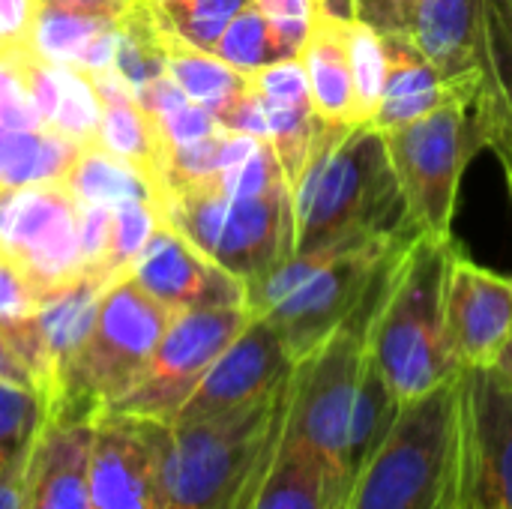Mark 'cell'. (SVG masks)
I'll return each mask as SVG.
<instances>
[{
  "mask_svg": "<svg viewBox=\"0 0 512 509\" xmlns=\"http://www.w3.org/2000/svg\"><path fill=\"white\" fill-rule=\"evenodd\" d=\"M294 255L348 240H411L414 228L387 159L384 135L372 126L321 123L312 153L291 183Z\"/></svg>",
  "mask_w": 512,
  "mask_h": 509,
  "instance_id": "1",
  "label": "cell"
},
{
  "mask_svg": "<svg viewBox=\"0 0 512 509\" xmlns=\"http://www.w3.org/2000/svg\"><path fill=\"white\" fill-rule=\"evenodd\" d=\"M456 255L453 237L417 234L390 261L366 327V357L399 402L456 378L444 333V285Z\"/></svg>",
  "mask_w": 512,
  "mask_h": 509,
  "instance_id": "2",
  "label": "cell"
},
{
  "mask_svg": "<svg viewBox=\"0 0 512 509\" xmlns=\"http://www.w3.org/2000/svg\"><path fill=\"white\" fill-rule=\"evenodd\" d=\"M465 480L462 372L402 402L393 429L351 480L345 509H459Z\"/></svg>",
  "mask_w": 512,
  "mask_h": 509,
  "instance_id": "3",
  "label": "cell"
},
{
  "mask_svg": "<svg viewBox=\"0 0 512 509\" xmlns=\"http://www.w3.org/2000/svg\"><path fill=\"white\" fill-rule=\"evenodd\" d=\"M405 243L408 240H348L291 255L246 282V306L252 315L270 321L288 357L300 363L348 324Z\"/></svg>",
  "mask_w": 512,
  "mask_h": 509,
  "instance_id": "4",
  "label": "cell"
},
{
  "mask_svg": "<svg viewBox=\"0 0 512 509\" xmlns=\"http://www.w3.org/2000/svg\"><path fill=\"white\" fill-rule=\"evenodd\" d=\"M288 381L243 411L168 426L165 509H252L282 435Z\"/></svg>",
  "mask_w": 512,
  "mask_h": 509,
  "instance_id": "5",
  "label": "cell"
},
{
  "mask_svg": "<svg viewBox=\"0 0 512 509\" xmlns=\"http://www.w3.org/2000/svg\"><path fill=\"white\" fill-rule=\"evenodd\" d=\"M171 318L129 273L114 279L102 294L87 342L45 402V420L96 423L99 414L111 411L147 369Z\"/></svg>",
  "mask_w": 512,
  "mask_h": 509,
  "instance_id": "6",
  "label": "cell"
},
{
  "mask_svg": "<svg viewBox=\"0 0 512 509\" xmlns=\"http://www.w3.org/2000/svg\"><path fill=\"white\" fill-rule=\"evenodd\" d=\"M162 219L243 282L294 255L291 186L258 198H228L213 183L192 186L165 198Z\"/></svg>",
  "mask_w": 512,
  "mask_h": 509,
  "instance_id": "7",
  "label": "cell"
},
{
  "mask_svg": "<svg viewBox=\"0 0 512 509\" xmlns=\"http://www.w3.org/2000/svg\"><path fill=\"white\" fill-rule=\"evenodd\" d=\"M381 135L414 228L432 237H453L462 174L474 147H483L471 108L453 99Z\"/></svg>",
  "mask_w": 512,
  "mask_h": 509,
  "instance_id": "8",
  "label": "cell"
},
{
  "mask_svg": "<svg viewBox=\"0 0 512 509\" xmlns=\"http://www.w3.org/2000/svg\"><path fill=\"white\" fill-rule=\"evenodd\" d=\"M249 321L252 312L246 306L177 312L162 333L147 369L111 411L171 426L207 369Z\"/></svg>",
  "mask_w": 512,
  "mask_h": 509,
  "instance_id": "9",
  "label": "cell"
},
{
  "mask_svg": "<svg viewBox=\"0 0 512 509\" xmlns=\"http://www.w3.org/2000/svg\"><path fill=\"white\" fill-rule=\"evenodd\" d=\"M0 252L39 297L84 270L78 207L63 183L0 189Z\"/></svg>",
  "mask_w": 512,
  "mask_h": 509,
  "instance_id": "10",
  "label": "cell"
},
{
  "mask_svg": "<svg viewBox=\"0 0 512 509\" xmlns=\"http://www.w3.org/2000/svg\"><path fill=\"white\" fill-rule=\"evenodd\" d=\"M165 423L105 411L93 423L90 504L93 509H165Z\"/></svg>",
  "mask_w": 512,
  "mask_h": 509,
  "instance_id": "11",
  "label": "cell"
},
{
  "mask_svg": "<svg viewBox=\"0 0 512 509\" xmlns=\"http://www.w3.org/2000/svg\"><path fill=\"white\" fill-rule=\"evenodd\" d=\"M462 501L512 509V387L486 369H462Z\"/></svg>",
  "mask_w": 512,
  "mask_h": 509,
  "instance_id": "12",
  "label": "cell"
},
{
  "mask_svg": "<svg viewBox=\"0 0 512 509\" xmlns=\"http://www.w3.org/2000/svg\"><path fill=\"white\" fill-rule=\"evenodd\" d=\"M294 372L279 333L252 315L240 336L216 357L174 423H207L270 399Z\"/></svg>",
  "mask_w": 512,
  "mask_h": 509,
  "instance_id": "13",
  "label": "cell"
},
{
  "mask_svg": "<svg viewBox=\"0 0 512 509\" xmlns=\"http://www.w3.org/2000/svg\"><path fill=\"white\" fill-rule=\"evenodd\" d=\"M129 276L147 297H153L171 315L186 309L246 306V282L201 255L165 219L150 234Z\"/></svg>",
  "mask_w": 512,
  "mask_h": 509,
  "instance_id": "14",
  "label": "cell"
},
{
  "mask_svg": "<svg viewBox=\"0 0 512 509\" xmlns=\"http://www.w3.org/2000/svg\"><path fill=\"white\" fill-rule=\"evenodd\" d=\"M444 333L459 369L492 366L512 336V279L456 249L444 285Z\"/></svg>",
  "mask_w": 512,
  "mask_h": 509,
  "instance_id": "15",
  "label": "cell"
},
{
  "mask_svg": "<svg viewBox=\"0 0 512 509\" xmlns=\"http://www.w3.org/2000/svg\"><path fill=\"white\" fill-rule=\"evenodd\" d=\"M408 36L450 93L474 108L486 87V0H414Z\"/></svg>",
  "mask_w": 512,
  "mask_h": 509,
  "instance_id": "16",
  "label": "cell"
},
{
  "mask_svg": "<svg viewBox=\"0 0 512 509\" xmlns=\"http://www.w3.org/2000/svg\"><path fill=\"white\" fill-rule=\"evenodd\" d=\"M93 423L42 420L30 447V509H93Z\"/></svg>",
  "mask_w": 512,
  "mask_h": 509,
  "instance_id": "17",
  "label": "cell"
},
{
  "mask_svg": "<svg viewBox=\"0 0 512 509\" xmlns=\"http://www.w3.org/2000/svg\"><path fill=\"white\" fill-rule=\"evenodd\" d=\"M108 285L111 279L102 276L99 270H81L75 279L39 297L36 321H39V339H42V357H45L42 402L54 396L69 363L87 342Z\"/></svg>",
  "mask_w": 512,
  "mask_h": 509,
  "instance_id": "18",
  "label": "cell"
},
{
  "mask_svg": "<svg viewBox=\"0 0 512 509\" xmlns=\"http://www.w3.org/2000/svg\"><path fill=\"white\" fill-rule=\"evenodd\" d=\"M348 492L351 480L345 474L294 438L279 435L252 509H345Z\"/></svg>",
  "mask_w": 512,
  "mask_h": 509,
  "instance_id": "19",
  "label": "cell"
},
{
  "mask_svg": "<svg viewBox=\"0 0 512 509\" xmlns=\"http://www.w3.org/2000/svg\"><path fill=\"white\" fill-rule=\"evenodd\" d=\"M381 36L387 51V78H384L381 105L369 123L372 129L387 132L396 126H408L432 114L444 102L456 99L408 33H381Z\"/></svg>",
  "mask_w": 512,
  "mask_h": 509,
  "instance_id": "20",
  "label": "cell"
},
{
  "mask_svg": "<svg viewBox=\"0 0 512 509\" xmlns=\"http://www.w3.org/2000/svg\"><path fill=\"white\" fill-rule=\"evenodd\" d=\"M300 63L306 69L315 114L333 126H357L354 78H351V54H348V21L333 18L318 9L312 30L300 48Z\"/></svg>",
  "mask_w": 512,
  "mask_h": 509,
  "instance_id": "21",
  "label": "cell"
},
{
  "mask_svg": "<svg viewBox=\"0 0 512 509\" xmlns=\"http://www.w3.org/2000/svg\"><path fill=\"white\" fill-rule=\"evenodd\" d=\"M156 12V9H153ZM159 21V15H156ZM162 30V48H165V72L168 78L198 105L210 108L216 117L222 111H228L249 87H252V75L228 66L225 60H219L213 51L195 48L186 39H180L165 21H159Z\"/></svg>",
  "mask_w": 512,
  "mask_h": 509,
  "instance_id": "22",
  "label": "cell"
},
{
  "mask_svg": "<svg viewBox=\"0 0 512 509\" xmlns=\"http://www.w3.org/2000/svg\"><path fill=\"white\" fill-rule=\"evenodd\" d=\"M81 144L57 129H0V189L63 183Z\"/></svg>",
  "mask_w": 512,
  "mask_h": 509,
  "instance_id": "23",
  "label": "cell"
},
{
  "mask_svg": "<svg viewBox=\"0 0 512 509\" xmlns=\"http://www.w3.org/2000/svg\"><path fill=\"white\" fill-rule=\"evenodd\" d=\"M66 192L75 204H105L117 207L123 201H147L159 210L156 189L129 162L111 156L96 141L81 144L69 174L63 177Z\"/></svg>",
  "mask_w": 512,
  "mask_h": 509,
  "instance_id": "24",
  "label": "cell"
},
{
  "mask_svg": "<svg viewBox=\"0 0 512 509\" xmlns=\"http://www.w3.org/2000/svg\"><path fill=\"white\" fill-rule=\"evenodd\" d=\"M93 141L111 156L129 162L138 174H144L156 189V198L162 201V171L168 147L156 120L138 102L102 105V120Z\"/></svg>",
  "mask_w": 512,
  "mask_h": 509,
  "instance_id": "25",
  "label": "cell"
},
{
  "mask_svg": "<svg viewBox=\"0 0 512 509\" xmlns=\"http://www.w3.org/2000/svg\"><path fill=\"white\" fill-rule=\"evenodd\" d=\"M36 312H39L36 288L15 267V261L0 252V333L6 336L12 351L24 360V366L33 372V378L39 384V396H42L45 357H42Z\"/></svg>",
  "mask_w": 512,
  "mask_h": 509,
  "instance_id": "26",
  "label": "cell"
},
{
  "mask_svg": "<svg viewBox=\"0 0 512 509\" xmlns=\"http://www.w3.org/2000/svg\"><path fill=\"white\" fill-rule=\"evenodd\" d=\"M117 75L132 87V93L144 90L165 72V48L162 30L150 0L132 3L117 18V54H114Z\"/></svg>",
  "mask_w": 512,
  "mask_h": 509,
  "instance_id": "27",
  "label": "cell"
},
{
  "mask_svg": "<svg viewBox=\"0 0 512 509\" xmlns=\"http://www.w3.org/2000/svg\"><path fill=\"white\" fill-rule=\"evenodd\" d=\"M114 21L117 18L78 12V9L39 0L30 33H27V48L51 63H75L81 51Z\"/></svg>",
  "mask_w": 512,
  "mask_h": 509,
  "instance_id": "28",
  "label": "cell"
},
{
  "mask_svg": "<svg viewBox=\"0 0 512 509\" xmlns=\"http://www.w3.org/2000/svg\"><path fill=\"white\" fill-rule=\"evenodd\" d=\"M399 408H402V402L396 399V393L384 384V378L375 372V366L366 357L357 402H354V417H351V435H348V471H351V480L363 468V462L378 450V444L387 438V432L396 423Z\"/></svg>",
  "mask_w": 512,
  "mask_h": 509,
  "instance_id": "29",
  "label": "cell"
},
{
  "mask_svg": "<svg viewBox=\"0 0 512 509\" xmlns=\"http://www.w3.org/2000/svg\"><path fill=\"white\" fill-rule=\"evenodd\" d=\"M213 54H216L219 60H225L228 66L246 72V75H252V72H258V69H264V66H270V63L297 57V54L285 45V39L273 30V24L264 18V12H261L255 3H249V6L225 27V33L219 36Z\"/></svg>",
  "mask_w": 512,
  "mask_h": 509,
  "instance_id": "30",
  "label": "cell"
},
{
  "mask_svg": "<svg viewBox=\"0 0 512 509\" xmlns=\"http://www.w3.org/2000/svg\"><path fill=\"white\" fill-rule=\"evenodd\" d=\"M348 54H351V78H354V114L357 126H369L384 93L387 78V51L384 36L366 24L351 18L348 21Z\"/></svg>",
  "mask_w": 512,
  "mask_h": 509,
  "instance_id": "31",
  "label": "cell"
},
{
  "mask_svg": "<svg viewBox=\"0 0 512 509\" xmlns=\"http://www.w3.org/2000/svg\"><path fill=\"white\" fill-rule=\"evenodd\" d=\"M159 21L195 48L213 51L225 27L252 0H150Z\"/></svg>",
  "mask_w": 512,
  "mask_h": 509,
  "instance_id": "32",
  "label": "cell"
},
{
  "mask_svg": "<svg viewBox=\"0 0 512 509\" xmlns=\"http://www.w3.org/2000/svg\"><path fill=\"white\" fill-rule=\"evenodd\" d=\"M57 72H60V96L48 129H57L78 144H90L102 120V102L96 96V87L90 75L72 63H57Z\"/></svg>",
  "mask_w": 512,
  "mask_h": 509,
  "instance_id": "33",
  "label": "cell"
},
{
  "mask_svg": "<svg viewBox=\"0 0 512 509\" xmlns=\"http://www.w3.org/2000/svg\"><path fill=\"white\" fill-rule=\"evenodd\" d=\"M162 222L159 210L147 201H123L114 207L111 216V240H108V255L102 261V273L114 282L126 276L147 246L150 234Z\"/></svg>",
  "mask_w": 512,
  "mask_h": 509,
  "instance_id": "34",
  "label": "cell"
},
{
  "mask_svg": "<svg viewBox=\"0 0 512 509\" xmlns=\"http://www.w3.org/2000/svg\"><path fill=\"white\" fill-rule=\"evenodd\" d=\"M45 420V402L39 393L0 381V474L24 456Z\"/></svg>",
  "mask_w": 512,
  "mask_h": 509,
  "instance_id": "35",
  "label": "cell"
},
{
  "mask_svg": "<svg viewBox=\"0 0 512 509\" xmlns=\"http://www.w3.org/2000/svg\"><path fill=\"white\" fill-rule=\"evenodd\" d=\"M213 186L228 198H258L279 186H288L285 171L279 165V156L270 141H261L252 156H246L240 165L216 174Z\"/></svg>",
  "mask_w": 512,
  "mask_h": 509,
  "instance_id": "36",
  "label": "cell"
},
{
  "mask_svg": "<svg viewBox=\"0 0 512 509\" xmlns=\"http://www.w3.org/2000/svg\"><path fill=\"white\" fill-rule=\"evenodd\" d=\"M153 120H156V126H159L162 141H165L168 150H171V147L195 144V141L210 138V135H216L219 129H225V126L219 123V117H216L210 108H204V105H198V102H192V99H186L183 105H177V108H171L168 114L153 117Z\"/></svg>",
  "mask_w": 512,
  "mask_h": 509,
  "instance_id": "37",
  "label": "cell"
},
{
  "mask_svg": "<svg viewBox=\"0 0 512 509\" xmlns=\"http://www.w3.org/2000/svg\"><path fill=\"white\" fill-rule=\"evenodd\" d=\"M264 18L273 24V30L285 39V45L300 57V48L312 30V21L318 15V0H252Z\"/></svg>",
  "mask_w": 512,
  "mask_h": 509,
  "instance_id": "38",
  "label": "cell"
},
{
  "mask_svg": "<svg viewBox=\"0 0 512 509\" xmlns=\"http://www.w3.org/2000/svg\"><path fill=\"white\" fill-rule=\"evenodd\" d=\"M252 87L258 96L273 99V102H312L309 96V81L300 57L270 63L258 72H252Z\"/></svg>",
  "mask_w": 512,
  "mask_h": 509,
  "instance_id": "39",
  "label": "cell"
},
{
  "mask_svg": "<svg viewBox=\"0 0 512 509\" xmlns=\"http://www.w3.org/2000/svg\"><path fill=\"white\" fill-rule=\"evenodd\" d=\"M75 207H78V243H81L84 270L102 273V261L108 255V240H111L114 207L105 204H75Z\"/></svg>",
  "mask_w": 512,
  "mask_h": 509,
  "instance_id": "40",
  "label": "cell"
},
{
  "mask_svg": "<svg viewBox=\"0 0 512 509\" xmlns=\"http://www.w3.org/2000/svg\"><path fill=\"white\" fill-rule=\"evenodd\" d=\"M354 18L372 24L378 33H408L414 0H351Z\"/></svg>",
  "mask_w": 512,
  "mask_h": 509,
  "instance_id": "41",
  "label": "cell"
},
{
  "mask_svg": "<svg viewBox=\"0 0 512 509\" xmlns=\"http://www.w3.org/2000/svg\"><path fill=\"white\" fill-rule=\"evenodd\" d=\"M39 0H0V57L27 42Z\"/></svg>",
  "mask_w": 512,
  "mask_h": 509,
  "instance_id": "42",
  "label": "cell"
},
{
  "mask_svg": "<svg viewBox=\"0 0 512 509\" xmlns=\"http://www.w3.org/2000/svg\"><path fill=\"white\" fill-rule=\"evenodd\" d=\"M0 509H30V450L0 474Z\"/></svg>",
  "mask_w": 512,
  "mask_h": 509,
  "instance_id": "43",
  "label": "cell"
},
{
  "mask_svg": "<svg viewBox=\"0 0 512 509\" xmlns=\"http://www.w3.org/2000/svg\"><path fill=\"white\" fill-rule=\"evenodd\" d=\"M0 381L3 384H12V387H24V390H33L39 393V384L33 378V372L24 366V360L12 351V345L6 342V336L0 333Z\"/></svg>",
  "mask_w": 512,
  "mask_h": 509,
  "instance_id": "44",
  "label": "cell"
},
{
  "mask_svg": "<svg viewBox=\"0 0 512 509\" xmlns=\"http://www.w3.org/2000/svg\"><path fill=\"white\" fill-rule=\"evenodd\" d=\"M45 3H57V6L78 9V12H93V15H105V18H120L138 0H45Z\"/></svg>",
  "mask_w": 512,
  "mask_h": 509,
  "instance_id": "45",
  "label": "cell"
},
{
  "mask_svg": "<svg viewBox=\"0 0 512 509\" xmlns=\"http://www.w3.org/2000/svg\"><path fill=\"white\" fill-rule=\"evenodd\" d=\"M498 378H504L507 384L512 387V336L504 342V348L498 351V357L492 360V366H489Z\"/></svg>",
  "mask_w": 512,
  "mask_h": 509,
  "instance_id": "46",
  "label": "cell"
},
{
  "mask_svg": "<svg viewBox=\"0 0 512 509\" xmlns=\"http://www.w3.org/2000/svg\"><path fill=\"white\" fill-rule=\"evenodd\" d=\"M459 509H471V507H468V504H465V501H462V504H459Z\"/></svg>",
  "mask_w": 512,
  "mask_h": 509,
  "instance_id": "47",
  "label": "cell"
}]
</instances>
